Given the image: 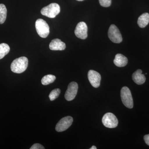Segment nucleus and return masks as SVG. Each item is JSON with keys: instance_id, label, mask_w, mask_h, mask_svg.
Segmentation results:
<instances>
[{"instance_id": "6e6552de", "label": "nucleus", "mask_w": 149, "mask_h": 149, "mask_svg": "<svg viewBox=\"0 0 149 149\" xmlns=\"http://www.w3.org/2000/svg\"><path fill=\"white\" fill-rule=\"evenodd\" d=\"M78 89V84L76 82H72L70 83L65 95V100L68 101L72 100L77 95Z\"/></svg>"}, {"instance_id": "412c9836", "label": "nucleus", "mask_w": 149, "mask_h": 149, "mask_svg": "<svg viewBox=\"0 0 149 149\" xmlns=\"http://www.w3.org/2000/svg\"><path fill=\"white\" fill-rule=\"evenodd\" d=\"M144 140L146 144L149 146V134L145 135V136H144Z\"/></svg>"}, {"instance_id": "4be33fe9", "label": "nucleus", "mask_w": 149, "mask_h": 149, "mask_svg": "<svg viewBox=\"0 0 149 149\" xmlns=\"http://www.w3.org/2000/svg\"><path fill=\"white\" fill-rule=\"evenodd\" d=\"M97 148H96V146H93L90 149H97Z\"/></svg>"}, {"instance_id": "1a4fd4ad", "label": "nucleus", "mask_w": 149, "mask_h": 149, "mask_svg": "<svg viewBox=\"0 0 149 149\" xmlns=\"http://www.w3.org/2000/svg\"><path fill=\"white\" fill-rule=\"evenodd\" d=\"M88 26L84 22H81L77 24L74 30L75 36L78 38L85 40L88 37Z\"/></svg>"}, {"instance_id": "9d476101", "label": "nucleus", "mask_w": 149, "mask_h": 149, "mask_svg": "<svg viewBox=\"0 0 149 149\" xmlns=\"http://www.w3.org/2000/svg\"><path fill=\"white\" fill-rule=\"evenodd\" d=\"M88 78L94 88H98L100 86L101 76L99 72L94 70H89L88 72Z\"/></svg>"}, {"instance_id": "dca6fc26", "label": "nucleus", "mask_w": 149, "mask_h": 149, "mask_svg": "<svg viewBox=\"0 0 149 149\" xmlns=\"http://www.w3.org/2000/svg\"><path fill=\"white\" fill-rule=\"evenodd\" d=\"M7 9L3 4H0V24H2L6 21L7 17Z\"/></svg>"}, {"instance_id": "39448f33", "label": "nucleus", "mask_w": 149, "mask_h": 149, "mask_svg": "<svg viewBox=\"0 0 149 149\" xmlns=\"http://www.w3.org/2000/svg\"><path fill=\"white\" fill-rule=\"evenodd\" d=\"M108 35L109 38L113 42L118 44L122 42L121 33L118 28L114 24H111L110 26Z\"/></svg>"}, {"instance_id": "f8f14e48", "label": "nucleus", "mask_w": 149, "mask_h": 149, "mask_svg": "<svg viewBox=\"0 0 149 149\" xmlns=\"http://www.w3.org/2000/svg\"><path fill=\"white\" fill-rule=\"evenodd\" d=\"M132 79L136 84L139 85L143 84L146 80V77L142 74V70L141 69L138 70L133 73Z\"/></svg>"}, {"instance_id": "20e7f679", "label": "nucleus", "mask_w": 149, "mask_h": 149, "mask_svg": "<svg viewBox=\"0 0 149 149\" xmlns=\"http://www.w3.org/2000/svg\"><path fill=\"white\" fill-rule=\"evenodd\" d=\"M120 97L123 104L129 109L133 108V102L130 89L127 87L122 88L120 91Z\"/></svg>"}, {"instance_id": "a211bd4d", "label": "nucleus", "mask_w": 149, "mask_h": 149, "mask_svg": "<svg viewBox=\"0 0 149 149\" xmlns=\"http://www.w3.org/2000/svg\"><path fill=\"white\" fill-rule=\"evenodd\" d=\"M60 93V89H58V88H57V89L53 90L49 95L50 100L52 101L54 100H55L58 97Z\"/></svg>"}, {"instance_id": "f03ea898", "label": "nucleus", "mask_w": 149, "mask_h": 149, "mask_svg": "<svg viewBox=\"0 0 149 149\" xmlns=\"http://www.w3.org/2000/svg\"><path fill=\"white\" fill-rule=\"evenodd\" d=\"M60 12V7L58 4L52 3L42 8L41 13L43 15L49 18L55 17Z\"/></svg>"}, {"instance_id": "2eb2a0df", "label": "nucleus", "mask_w": 149, "mask_h": 149, "mask_svg": "<svg viewBox=\"0 0 149 149\" xmlns=\"http://www.w3.org/2000/svg\"><path fill=\"white\" fill-rule=\"evenodd\" d=\"M10 50V48L8 45L6 43L0 44V59L4 57L8 54Z\"/></svg>"}, {"instance_id": "aec40b11", "label": "nucleus", "mask_w": 149, "mask_h": 149, "mask_svg": "<svg viewBox=\"0 0 149 149\" xmlns=\"http://www.w3.org/2000/svg\"><path fill=\"white\" fill-rule=\"evenodd\" d=\"M30 149H44L45 148L43 146L40 144L36 143L34 144L32 147H31Z\"/></svg>"}, {"instance_id": "ddd939ff", "label": "nucleus", "mask_w": 149, "mask_h": 149, "mask_svg": "<svg viewBox=\"0 0 149 149\" xmlns=\"http://www.w3.org/2000/svg\"><path fill=\"white\" fill-rule=\"evenodd\" d=\"M128 58L120 54H117L113 60L114 64L118 67L125 66L128 63Z\"/></svg>"}, {"instance_id": "f3484780", "label": "nucleus", "mask_w": 149, "mask_h": 149, "mask_svg": "<svg viewBox=\"0 0 149 149\" xmlns=\"http://www.w3.org/2000/svg\"><path fill=\"white\" fill-rule=\"evenodd\" d=\"M56 79V77L55 75L52 74H47L43 77L41 82L43 85H47L53 83Z\"/></svg>"}, {"instance_id": "423d86ee", "label": "nucleus", "mask_w": 149, "mask_h": 149, "mask_svg": "<svg viewBox=\"0 0 149 149\" xmlns=\"http://www.w3.org/2000/svg\"><path fill=\"white\" fill-rule=\"evenodd\" d=\"M102 122L106 127L110 128L117 127L118 123L117 118L111 113H107L104 115Z\"/></svg>"}, {"instance_id": "4468645a", "label": "nucleus", "mask_w": 149, "mask_h": 149, "mask_svg": "<svg viewBox=\"0 0 149 149\" xmlns=\"http://www.w3.org/2000/svg\"><path fill=\"white\" fill-rule=\"evenodd\" d=\"M149 23V14L144 13L139 17L138 20V24L141 28H144Z\"/></svg>"}, {"instance_id": "f257e3e1", "label": "nucleus", "mask_w": 149, "mask_h": 149, "mask_svg": "<svg viewBox=\"0 0 149 149\" xmlns=\"http://www.w3.org/2000/svg\"><path fill=\"white\" fill-rule=\"evenodd\" d=\"M28 64L27 58L22 56L15 59L11 64V70L16 73H21L27 69Z\"/></svg>"}, {"instance_id": "7ed1b4c3", "label": "nucleus", "mask_w": 149, "mask_h": 149, "mask_svg": "<svg viewBox=\"0 0 149 149\" xmlns=\"http://www.w3.org/2000/svg\"><path fill=\"white\" fill-rule=\"evenodd\" d=\"M35 27L37 34L42 38H46L49 34V27L47 22L42 19H38L36 20Z\"/></svg>"}, {"instance_id": "9b49d317", "label": "nucleus", "mask_w": 149, "mask_h": 149, "mask_svg": "<svg viewBox=\"0 0 149 149\" xmlns=\"http://www.w3.org/2000/svg\"><path fill=\"white\" fill-rule=\"evenodd\" d=\"M49 47L51 50L53 51H62L66 48L65 44L58 39L52 40Z\"/></svg>"}, {"instance_id": "5701e85b", "label": "nucleus", "mask_w": 149, "mask_h": 149, "mask_svg": "<svg viewBox=\"0 0 149 149\" xmlns=\"http://www.w3.org/2000/svg\"><path fill=\"white\" fill-rule=\"evenodd\" d=\"M77 1H84V0H77Z\"/></svg>"}, {"instance_id": "0eeeda50", "label": "nucleus", "mask_w": 149, "mask_h": 149, "mask_svg": "<svg viewBox=\"0 0 149 149\" xmlns=\"http://www.w3.org/2000/svg\"><path fill=\"white\" fill-rule=\"evenodd\" d=\"M73 118L71 116H68L63 118L57 123L56 126V131L58 132L65 131L71 126Z\"/></svg>"}, {"instance_id": "6ab92c4d", "label": "nucleus", "mask_w": 149, "mask_h": 149, "mask_svg": "<svg viewBox=\"0 0 149 149\" xmlns=\"http://www.w3.org/2000/svg\"><path fill=\"white\" fill-rule=\"evenodd\" d=\"M99 1L100 5L104 7H108L111 5V0H99Z\"/></svg>"}]
</instances>
